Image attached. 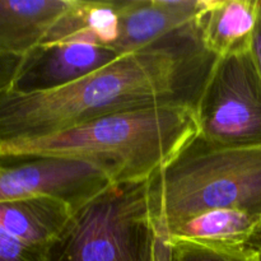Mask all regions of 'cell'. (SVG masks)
<instances>
[{
  "instance_id": "2",
  "label": "cell",
  "mask_w": 261,
  "mask_h": 261,
  "mask_svg": "<svg viewBox=\"0 0 261 261\" xmlns=\"http://www.w3.org/2000/svg\"><path fill=\"white\" fill-rule=\"evenodd\" d=\"M198 135L195 110L158 107L109 115L0 149L3 160L68 157L101 167L114 184L149 180Z\"/></svg>"
},
{
  "instance_id": "17",
  "label": "cell",
  "mask_w": 261,
  "mask_h": 261,
  "mask_svg": "<svg viewBox=\"0 0 261 261\" xmlns=\"http://www.w3.org/2000/svg\"><path fill=\"white\" fill-rule=\"evenodd\" d=\"M252 53H254L255 59H256V63L259 65L260 73H261V24L259 23L256 30V35L254 38V46H252Z\"/></svg>"
},
{
  "instance_id": "9",
  "label": "cell",
  "mask_w": 261,
  "mask_h": 261,
  "mask_svg": "<svg viewBox=\"0 0 261 261\" xmlns=\"http://www.w3.org/2000/svg\"><path fill=\"white\" fill-rule=\"evenodd\" d=\"M74 0H0V53L25 56L43 45Z\"/></svg>"
},
{
  "instance_id": "1",
  "label": "cell",
  "mask_w": 261,
  "mask_h": 261,
  "mask_svg": "<svg viewBox=\"0 0 261 261\" xmlns=\"http://www.w3.org/2000/svg\"><path fill=\"white\" fill-rule=\"evenodd\" d=\"M217 60L195 24L63 88L37 93L8 89L0 93V149L120 112L195 110Z\"/></svg>"
},
{
  "instance_id": "12",
  "label": "cell",
  "mask_w": 261,
  "mask_h": 261,
  "mask_svg": "<svg viewBox=\"0 0 261 261\" xmlns=\"http://www.w3.org/2000/svg\"><path fill=\"white\" fill-rule=\"evenodd\" d=\"M260 233V217L237 209H213L184 219L160 236L165 240L239 246L254 244Z\"/></svg>"
},
{
  "instance_id": "8",
  "label": "cell",
  "mask_w": 261,
  "mask_h": 261,
  "mask_svg": "<svg viewBox=\"0 0 261 261\" xmlns=\"http://www.w3.org/2000/svg\"><path fill=\"white\" fill-rule=\"evenodd\" d=\"M120 20L119 38L111 46L120 56L148 47L181 32L198 20L208 0H112Z\"/></svg>"
},
{
  "instance_id": "18",
  "label": "cell",
  "mask_w": 261,
  "mask_h": 261,
  "mask_svg": "<svg viewBox=\"0 0 261 261\" xmlns=\"http://www.w3.org/2000/svg\"><path fill=\"white\" fill-rule=\"evenodd\" d=\"M254 245L257 247V249L260 250V252H261V233L256 237V240L254 241Z\"/></svg>"
},
{
  "instance_id": "15",
  "label": "cell",
  "mask_w": 261,
  "mask_h": 261,
  "mask_svg": "<svg viewBox=\"0 0 261 261\" xmlns=\"http://www.w3.org/2000/svg\"><path fill=\"white\" fill-rule=\"evenodd\" d=\"M0 261H48L47 250L23 244L0 227Z\"/></svg>"
},
{
  "instance_id": "4",
  "label": "cell",
  "mask_w": 261,
  "mask_h": 261,
  "mask_svg": "<svg viewBox=\"0 0 261 261\" xmlns=\"http://www.w3.org/2000/svg\"><path fill=\"white\" fill-rule=\"evenodd\" d=\"M160 234L149 204V180L112 184L75 209L48 261H158Z\"/></svg>"
},
{
  "instance_id": "14",
  "label": "cell",
  "mask_w": 261,
  "mask_h": 261,
  "mask_svg": "<svg viewBox=\"0 0 261 261\" xmlns=\"http://www.w3.org/2000/svg\"><path fill=\"white\" fill-rule=\"evenodd\" d=\"M84 27L98 45L111 47L119 38L120 20L112 0H86Z\"/></svg>"
},
{
  "instance_id": "7",
  "label": "cell",
  "mask_w": 261,
  "mask_h": 261,
  "mask_svg": "<svg viewBox=\"0 0 261 261\" xmlns=\"http://www.w3.org/2000/svg\"><path fill=\"white\" fill-rule=\"evenodd\" d=\"M119 58L114 48L96 43L66 41L40 45L23 56L10 91L37 93L63 88Z\"/></svg>"
},
{
  "instance_id": "11",
  "label": "cell",
  "mask_w": 261,
  "mask_h": 261,
  "mask_svg": "<svg viewBox=\"0 0 261 261\" xmlns=\"http://www.w3.org/2000/svg\"><path fill=\"white\" fill-rule=\"evenodd\" d=\"M65 201L51 196L0 203V227L30 246L47 250L73 214Z\"/></svg>"
},
{
  "instance_id": "3",
  "label": "cell",
  "mask_w": 261,
  "mask_h": 261,
  "mask_svg": "<svg viewBox=\"0 0 261 261\" xmlns=\"http://www.w3.org/2000/svg\"><path fill=\"white\" fill-rule=\"evenodd\" d=\"M149 204L158 234L213 209L261 218V147H221L196 135L149 178Z\"/></svg>"
},
{
  "instance_id": "16",
  "label": "cell",
  "mask_w": 261,
  "mask_h": 261,
  "mask_svg": "<svg viewBox=\"0 0 261 261\" xmlns=\"http://www.w3.org/2000/svg\"><path fill=\"white\" fill-rule=\"evenodd\" d=\"M22 60L23 56L0 53V93L12 88Z\"/></svg>"
},
{
  "instance_id": "19",
  "label": "cell",
  "mask_w": 261,
  "mask_h": 261,
  "mask_svg": "<svg viewBox=\"0 0 261 261\" xmlns=\"http://www.w3.org/2000/svg\"><path fill=\"white\" fill-rule=\"evenodd\" d=\"M259 23L261 24V0H259Z\"/></svg>"
},
{
  "instance_id": "10",
  "label": "cell",
  "mask_w": 261,
  "mask_h": 261,
  "mask_svg": "<svg viewBox=\"0 0 261 261\" xmlns=\"http://www.w3.org/2000/svg\"><path fill=\"white\" fill-rule=\"evenodd\" d=\"M259 25V0H208L198 20L206 51L217 58L249 53Z\"/></svg>"
},
{
  "instance_id": "13",
  "label": "cell",
  "mask_w": 261,
  "mask_h": 261,
  "mask_svg": "<svg viewBox=\"0 0 261 261\" xmlns=\"http://www.w3.org/2000/svg\"><path fill=\"white\" fill-rule=\"evenodd\" d=\"M166 241L170 245L172 261H261L260 250L254 244L222 246L186 240Z\"/></svg>"
},
{
  "instance_id": "6",
  "label": "cell",
  "mask_w": 261,
  "mask_h": 261,
  "mask_svg": "<svg viewBox=\"0 0 261 261\" xmlns=\"http://www.w3.org/2000/svg\"><path fill=\"white\" fill-rule=\"evenodd\" d=\"M19 160L23 162L4 163L0 158V203L51 196L75 211L114 184L106 171L83 160L54 155Z\"/></svg>"
},
{
  "instance_id": "5",
  "label": "cell",
  "mask_w": 261,
  "mask_h": 261,
  "mask_svg": "<svg viewBox=\"0 0 261 261\" xmlns=\"http://www.w3.org/2000/svg\"><path fill=\"white\" fill-rule=\"evenodd\" d=\"M198 137L221 147H261V73L254 53L218 58L195 109Z\"/></svg>"
}]
</instances>
